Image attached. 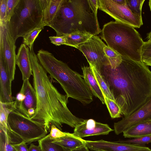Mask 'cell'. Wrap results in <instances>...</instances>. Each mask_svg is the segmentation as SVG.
<instances>
[{
    "label": "cell",
    "instance_id": "6da1fadb",
    "mask_svg": "<svg viewBox=\"0 0 151 151\" xmlns=\"http://www.w3.org/2000/svg\"><path fill=\"white\" fill-rule=\"evenodd\" d=\"M115 69L110 65L100 71L124 117L131 115L151 98V71L142 61L122 57Z\"/></svg>",
    "mask_w": 151,
    "mask_h": 151
},
{
    "label": "cell",
    "instance_id": "7a4b0ae2",
    "mask_svg": "<svg viewBox=\"0 0 151 151\" xmlns=\"http://www.w3.org/2000/svg\"><path fill=\"white\" fill-rule=\"evenodd\" d=\"M29 55L37 101L35 113L29 119L44 125L48 132L52 124L60 130L63 124L75 128L84 119L75 116L69 109L66 95L60 93L53 85L33 48L29 50Z\"/></svg>",
    "mask_w": 151,
    "mask_h": 151
},
{
    "label": "cell",
    "instance_id": "3957f363",
    "mask_svg": "<svg viewBox=\"0 0 151 151\" xmlns=\"http://www.w3.org/2000/svg\"><path fill=\"white\" fill-rule=\"evenodd\" d=\"M46 26L54 30L58 36L75 32L97 35L101 31L89 0H63L55 16Z\"/></svg>",
    "mask_w": 151,
    "mask_h": 151
},
{
    "label": "cell",
    "instance_id": "277c9868",
    "mask_svg": "<svg viewBox=\"0 0 151 151\" xmlns=\"http://www.w3.org/2000/svg\"><path fill=\"white\" fill-rule=\"evenodd\" d=\"M37 55L43 67L51 78L59 83L68 98L76 99L83 105L93 101L92 94L83 75L72 70L65 63L57 59L48 51L40 50Z\"/></svg>",
    "mask_w": 151,
    "mask_h": 151
},
{
    "label": "cell",
    "instance_id": "5b68a950",
    "mask_svg": "<svg viewBox=\"0 0 151 151\" xmlns=\"http://www.w3.org/2000/svg\"><path fill=\"white\" fill-rule=\"evenodd\" d=\"M101 37L107 46L122 57L134 61H142L144 41L134 28L116 21L105 24Z\"/></svg>",
    "mask_w": 151,
    "mask_h": 151
},
{
    "label": "cell",
    "instance_id": "8992f818",
    "mask_svg": "<svg viewBox=\"0 0 151 151\" xmlns=\"http://www.w3.org/2000/svg\"><path fill=\"white\" fill-rule=\"evenodd\" d=\"M42 19L43 10L40 0H19L7 24L14 41L15 42L19 37H23L43 25Z\"/></svg>",
    "mask_w": 151,
    "mask_h": 151
},
{
    "label": "cell",
    "instance_id": "52a82bcc",
    "mask_svg": "<svg viewBox=\"0 0 151 151\" xmlns=\"http://www.w3.org/2000/svg\"><path fill=\"white\" fill-rule=\"evenodd\" d=\"M8 124L11 131L26 143L38 141L48 132L44 125L30 119L16 110L9 114Z\"/></svg>",
    "mask_w": 151,
    "mask_h": 151
},
{
    "label": "cell",
    "instance_id": "ba28073f",
    "mask_svg": "<svg viewBox=\"0 0 151 151\" xmlns=\"http://www.w3.org/2000/svg\"><path fill=\"white\" fill-rule=\"evenodd\" d=\"M98 9L109 15L116 21L134 28H139L143 24L142 17L132 12L126 5L118 4L112 0H98Z\"/></svg>",
    "mask_w": 151,
    "mask_h": 151
},
{
    "label": "cell",
    "instance_id": "9c48e42d",
    "mask_svg": "<svg viewBox=\"0 0 151 151\" xmlns=\"http://www.w3.org/2000/svg\"><path fill=\"white\" fill-rule=\"evenodd\" d=\"M106 45L98 36L93 35L76 48L82 52L89 65L93 66L100 72L103 66L110 65L104 50Z\"/></svg>",
    "mask_w": 151,
    "mask_h": 151
},
{
    "label": "cell",
    "instance_id": "30bf717a",
    "mask_svg": "<svg viewBox=\"0 0 151 151\" xmlns=\"http://www.w3.org/2000/svg\"><path fill=\"white\" fill-rule=\"evenodd\" d=\"M15 43L7 24L0 25V58L12 81L14 79L16 65Z\"/></svg>",
    "mask_w": 151,
    "mask_h": 151
},
{
    "label": "cell",
    "instance_id": "8fae6325",
    "mask_svg": "<svg viewBox=\"0 0 151 151\" xmlns=\"http://www.w3.org/2000/svg\"><path fill=\"white\" fill-rule=\"evenodd\" d=\"M148 120H151V98L131 115L115 123L114 130L118 135L141 122Z\"/></svg>",
    "mask_w": 151,
    "mask_h": 151
},
{
    "label": "cell",
    "instance_id": "7c38bea8",
    "mask_svg": "<svg viewBox=\"0 0 151 151\" xmlns=\"http://www.w3.org/2000/svg\"><path fill=\"white\" fill-rule=\"evenodd\" d=\"M85 144L88 149L96 151H138L148 149V147L144 145L102 139L94 141L85 140Z\"/></svg>",
    "mask_w": 151,
    "mask_h": 151
},
{
    "label": "cell",
    "instance_id": "4fadbf2b",
    "mask_svg": "<svg viewBox=\"0 0 151 151\" xmlns=\"http://www.w3.org/2000/svg\"><path fill=\"white\" fill-rule=\"evenodd\" d=\"M114 130L107 124L93 119H84L74 128L73 134L81 138L88 136L107 135Z\"/></svg>",
    "mask_w": 151,
    "mask_h": 151
},
{
    "label": "cell",
    "instance_id": "5bb4252c",
    "mask_svg": "<svg viewBox=\"0 0 151 151\" xmlns=\"http://www.w3.org/2000/svg\"><path fill=\"white\" fill-rule=\"evenodd\" d=\"M20 91L24 94L25 98L20 103H17L15 101L16 110L29 118L28 111L31 109L35 110L36 109L37 101L35 91L29 80L23 81Z\"/></svg>",
    "mask_w": 151,
    "mask_h": 151
},
{
    "label": "cell",
    "instance_id": "9a60e30c",
    "mask_svg": "<svg viewBox=\"0 0 151 151\" xmlns=\"http://www.w3.org/2000/svg\"><path fill=\"white\" fill-rule=\"evenodd\" d=\"M12 82L3 61L0 58V102L7 103L14 101L15 98L12 96Z\"/></svg>",
    "mask_w": 151,
    "mask_h": 151
},
{
    "label": "cell",
    "instance_id": "2e32d148",
    "mask_svg": "<svg viewBox=\"0 0 151 151\" xmlns=\"http://www.w3.org/2000/svg\"><path fill=\"white\" fill-rule=\"evenodd\" d=\"M29 49L22 43L16 56V64L19 68L22 74L23 81L29 80L32 75L29 55Z\"/></svg>",
    "mask_w": 151,
    "mask_h": 151
},
{
    "label": "cell",
    "instance_id": "e0dca14e",
    "mask_svg": "<svg viewBox=\"0 0 151 151\" xmlns=\"http://www.w3.org/2000/svg\"><path fill=\"white\" fill-rule=\"evenodd\" d=\"M50 139L52 142L59 145L65 151H71L85 145V140L68 132L65 136Z\"/></svg>",
    "mask_w": 151,
    "mask_h": 151
},
{
    "label": "cell",
    "instance_id": "ac0fdd59",
    "mask_svg": "<svg viewBox=\"0 0 151 151\" xmlns=\"http://www.w3.org/2000/svg\"><path fill=\"white\" fill-rule=\"evenodd\" d=\"M43 10L42 25L51 21L58 11L63 0H40Z\"/></svg>",
    "mask_w": 151,
    "mask_h": 151
},
{
    "label": "cell",
    "instance_id": "d6986e66",
    "mask_svg": "<svg viewBox=\"0 0 151 151\" xmlns=\"http://www.w3.org/2000/svg\"><path fill=\"white\" fill-rule=\"evenodd\" d=\"M83 77L94 96L99 98L102 104H105L104 95L99 87L90 66L82 68Z\"/></svg>",
    "mask_w": 151,
    "mask_h": 151
},
{
    "label": "cell",
    "instance_id": "ffe728a7",
    "mask_svg": "<svg viewBox=\"0 0 151 151\" xmlns=\"http://www.w3.org/2000/svg\"><path fill=\"white\" fill-rule=\"evenodd\" d=\"M151 135V120L141 122L123 133L125 138H136Z\"/></svg>",
    "mask_w": 151,
    "mask_h": 151
},
{
    "label": "cell",
    "instance_id": "44dd1931",
    "mask_svg": "<svg viewBox=\"0 0 151 151\" xmlns=\"http://www.w3.org/2000/svg\"><path fill=\"white\" fill-rule=\"evenodd\" d=\"M66 42L65 45L75 48L86 42L93 35L88 33L75 32L65 35Z\"/></svg>",
    "mask_w": 151,
    "mask_h": 151
},
{
    "label": "cell",
    "instance_id": "7402d4cb",
    "mask_svg": "<svg viewBox=\"0 0 151 151\" xmlns=\"http://www.w3.org/2000/svg\"><path fill=\"white\" fill-rule=\"evenodd\" d=\"M94 77L103 94L107 97L114 100V99L111 92L109 86L99 71L97 70L93 66L89 65Z\"/></svg>",
    "mask_w": 151,
    "mask_h": 151
},
{
    "label": "cell",
    "instance_id": "603a6c76",
    "mask_svg": "<svg viewBox=\"0 0 151 151\" xmlns=\"http://www.w3.org/2000/svg\"><path fill=\"white\" fill-rule=\"evenodd\" d=\"M38 142L44 151H65L59 145L52 142L48 135Z\"/></svg>",
    "mask_w": 151,
    "mask_h": 151
},
{
    "label": "cell",
    "instance_id": "cb8c5ba5",
    "mask_svg": "<svg viewBox=\"0 0 151 151\" xmlns=\"http://www.w3.org/2000/svg\"><path fill=\"white\" fill-rule=\"evenodd\" d=\"M105 104L107 107L111 118H119L122 115L121 109L114 100L110 99L104 95Z\"/></svg>",
    "mask_w": 151,
    "mask_h": 151
},
{
    "label": "cell",
    "instance_id": "d4e9b609",
    "mask_svg": "<svg viewBox=\"0 0 151 151\" xmlns=\"http://www.w3.org/2000/svg\"><path fill=\"white\" fill-rule=\"evenodd\" d=\"M44 26L41 25L24 35L23 37V43L29 47V50L33 47V44L36 39Z\"/></svg>",
    "mask_w": 151,
    "mask_h": 151
},
{
    "label": "cell",
    "instance_id": "484cf974",
    "mask_svg": "<svg viewBox=\"0 0 151 151\" xmlns=\"http://www.w3.org/2000/svg\"><path fill=\"white\" fill-rule=\"evenodd\" d=\"M104 50L108 58L111 68L115 69L117 67L122 61V56L107 45L104 47Z\"/></svg>",
    "mask_w": 151,
    "mask_h": 151
},
{
    "label": "cell",
    "instance_id": "4316f807",
    "mask_svg": "<svg viewBox=\"0 0 151 151\" xmlns=\"http://www.w3.org/2000/svg\"><path fill=\"white\" fill-rule=\"evenodd\" d=\"M0 129V151H17L12 146V141L6 132L1 128Z\"/></svg>",
    "mask_w": 151,
    "mask_h": 151
},
{
    "label": "cell",
    "instance_id": "83f0119b",
    "mask_svg": "<svg viewBox=\"0 0 151 151\" xmlns=\"http://www.w3.org/2000/svg\"><path fill=\"white\" fill-rule=\"evenodd\" d=\"M145 0H126V5L133 14L142 17V6Z\"/></svg>",
    "mask_w": 151,
    "mask_h": 151
},
{
    "label": "cell",
    "instance_id": "f1b7e54d",
    "mask_svg": "<svg viewBox=\"0 0 151 151\" xmlns=\"http://www.w3.org/2000/svg\"><path fill=\"white\" fill-rule=\"evenodd\" d=\"M120 142L135 145H143L151 143V135Z\"/></svg>",
    "mask_w": 151,
    "mask_h": 151
},
{
    "label": "cell",
    "instance_id": "f546056e",
    "mask_svg": "<svg viewBox=\"0 0 151 151\" xmlns=\"http://www.w3.org/2000/svg\"><path fill=\"white\" fill-rule=\"evenodd\" d=\"M0 25H6L7 0H0Z\"/></svg>",
    "mask_w": 151,
    "mask_h": 151
},
{
    "label": "cell",
    "instance_id": "4dcf8cb0",
    "mask_svg": "<svg viewBox=\"0 0 151 151\" xmlns=\"http://www.w3.org/2000/svg\"><path fill=\"white\" fill-rule=\"evenodd\" d=\"M19 0H7V22L10 20L14 10Z\"/></svg>",
    "mask_w": 151,
    "mask_h": 151
},
{
    "label": "cell",
    "instance_id": "1f68e13d",
    "mask_svg": "<svg viewBox=\"0 0 151 151\" xmlns=\"http://www.w3.org/2000/svg\"><path fill=\"white\" fill-rule=\"evenodd\" d=\"M141 56L142 60L151 59V40L144 42Z\"/></svg>",
    "mask_w": 151,
    "mask_h": 151
},
{
    "label": "cell",
    "instance_id": "d6a6232c",
    "mask_svg": "<svg viewBox=\"0 0 151 151\" xmlns=\"http://www.w3.org/2000/svg\"><path fill=\"white\" fill-rule=\"evenodd\" d=\"M67 132H63L56 127L54 124L51 125L50 133L48 134L51 138H56L65 136Z\"/></svg>",
    "mask_w": 151,
    "mask_h": 151
},
{
    "label": "cell",
    "instance_id": "836d02e7",
    "mask_svg": "<svg viewBox=\"0 0 151 151\" xmlns=\"http://www.w3.org/2000/svg\"><path fill=\"white\" fill-rule=\"evenodd\" d=\"M49 38L51 42L56 46L65 45L66 42L65 36H50L49 37Z\"/></svg>",
    "mask_w": 151,
    "mask_h": 151
},
{
    "label": "cell",
    "instance_id": "e575fe53",
    "mask_svg": "<svg viewBox=\"0 0 151 151\" xmlns=\"http://www.w3.org/2000/svg\"><path fill=\"white\" fill-rule=\"evenodd\" d=\"M17 151H29L26 143L24 142L12 145Z\"/></svg>",
    "mask_w": 151,
    "mask_h": 151
},
{
    "label": "cell",
    "instance_id": "d590c367",
    "mask_svg": "<svg viewBox=\"0 0 151 151\" xmlns=\"http://www.w3.org/2000/svg\"><path fill=\"white\" fill-rule=\"evenodd\" d=\"M25 98V95L21 91L18 93L15 98V101L17 103H20L23 101Z\"/></svg>",
    "mask_w": 151,
    "mask_h": 151
},
{
    "label": "cell",
    "instance_id": "8d00e7d4",
    "mask_svg": "<svg viewBox=\"0 0 151 151\" xmlns=\"http://www.w3.org/2000/svg\"><path fill=\"white\" fill-rule=\"evenodd\" d=\"M89 1L95 13L97 15L98 9V0H89Z\"/></svg>",
    "mask_w": 151,
    "mask_h": 151
},
{
    "label": "cell",
    "instance_id": "74e56055",
    "mask_svg": "<svg viewBox=\"0 0 151 151\" xmlns=\"http://www.w3.org/2000/svg\"><path fill=\"white\" fill-rule=\"evenodd\" d=\"M28 149L29 151H42V148L39 145L37 146L33 144H30Z\"/></svg>",
    "mask_w": 151,
    "mask_h": 151
},
{
    "label": "cell",
    "instance_id": "f35d334b",
    "mask_svg": "<svg viewBox=\"0 0 151 151\" xmlns=\"http://www.w3.org/2000/svg\"><path fill=\"white\" fill-rule=\"evenodd\" d=\"M71 151H89L88 148L84 145L78 148Z\"/></svg>",
    "mask_w": 151,
    "mask_h": 151
},
{
    "label": "cell",
    "instance_id": "ab89813d",
    "mask_svg": "<svg viewBox=\"0 0 151 151\" xmlns=\"http://www.w3.org/2000/svg\"><path fill=\"white\" fill-rule=\"evenodd\" d=\"M114 3L121 5H126V0H112Z\"/></svg>",
    "mask_w": 151,
    "mask_h": 151
},
{
    "label": "cell",
    "instance_id": "60d3db41",
    "mask_svg": "<svg viewBox=\"0 0 151 151\" xmlns=\"http://www.w3.org/2000/svg\"><path fill=\"white\" fill-rule=\"evenodd\" d=\"M142 61L146 65L151 66V59H142Z\"/></svg>",
    "mask_w": 151,
    "mask_h": 151
},
{
    "label": "cell",
    "instance_id": "b9f144b4",
    "mask_svg": "<svg viewBox=\"0 0 151 151\" xmlns=\"http://www.w3.org/2000/svg\"><path fill=\"white\" fill-rule=\"evenodd\" d=\"M147 38L148 41L151 40V31L147 34Z\"/></svg>",
    "mask_w": 151,
    "mask_h": 151
},
{
    "label": "cell",
    "instance_id": "7bdbcfd3",
    "mask_svg": "<svg viewBox=\"0 0 151 151\" xmlns=\"http://www.w3.org/2000/svg\"><path fill=\"white\" fill-rule=\"evenodd\" d=\"M148 3H149V6L150 10L151 11V0H149Z\"/></svg>",
    "mask_w": 151,
    "mask_h": 151
},
{
    "label": "cell",
    "instance_id": "ee69618b",
    "mask_svg": "<svg viewBox=\"0 0 151 151\" xmlns=\"http://www.w3.org/2000/svg\"><path fill=\"white\" fill-rule=\"evenodd\" d=\"M151 151V149L149 150H140V151Z\"/></svg>",
    "mask_w": 151,
    "mask_h": 151
},
{
    "label": "cell",
    "instance_id": "f6af8a7d",
    "mask_svg": "<svg viewBox=\"0 0 151 151\" xmlns=\"http://www.w3.org/2000/svg\"><path fill=\"white\" fill-rule=\"evenodd\" d=\"M42 151H44L43 150H42Z\"/></svg>",
    "mask_w": 151,
    "mask_h": 151
}]
</instances>
